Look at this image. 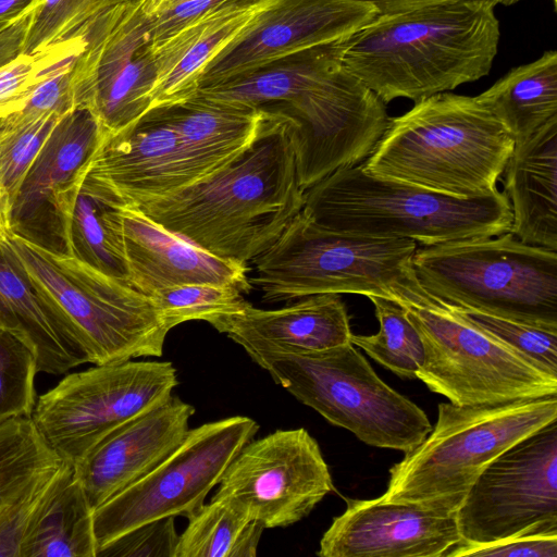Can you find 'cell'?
Masks as SVG:
<instances>
[{"instance_id": "20", "label": "cell", "mask_w": 557, "mask_h": 557, "mask_svg": "<svg viewBox=\"0 0 557 557\" xmlns=\"http://www.w3.org/2000/svg\"><path fill=\"white\" fill-rule=\"evenodd\" d=\"M86 175L107 185L127 205L161 198L199 180L177 134L151 112L106 134Z\"/></svg>"}, {"instance_id": "45", "label": "cell", "mask_w": 557, "mask_h": 557, "mask_svg": "<svg viewBox=\"0 0 557 557\" xmlns=\"http://www.w3.org/2000/svg\"><path fill=\"white\" fill-rule=\"evenodd\" d=\"M372 3L379 14L396 13L401 11H408L413 9H420L424 7L442 5V4H454L459 2L468 1H486L495 7L512 5L523 0H361Z\"/></svg>"}, {"instance_id": "11", "label": "cell", "mask_w": 557, "mask_h": 557, "mask_svg": "<svg viewBox=\"0 0 557 557\" xmlns=\"http://www.w3.org/2000/svg\"><path fill=\"white\" fill-rule=\"evenodd\" d=\"M177 384L170 361L95 364L40 395L32 420L47 445L74 465L110 433L168 400Z\"/></svg>"}, {"instance_id": "23", "label": "cell", "mask_w": 557, "mask_h": 557, "mask_svg": "<svg viewBox=\"0 0 557 557\" xmlns=\"http://www.w3.org/2000/svg\"><path fill=\"white\" fill-rule=\"evenodd\" d=\"M273 0H250L209 11L152 48L156 83L151 109L191 97L207 64Z\"/></svg>"}, {"instance_id": "47", "label": "cell", "mask_w": 557, "mask_h": 557, "mask_svg": "<svg viewBox=\"0 0 557 557\" xmlns=\"http://www.w3.org/2000/svg\"><path fill=\"white\" fill-rule=\"evenodd\" d=\"M203 1L207 0H138V5L146 20H151L178 5Z\"/></svg>"}, {"instance_id": "3", "label": "cell", "mask_w": 557, "mask_h": 557, "mask_svg": "<svg viewBox=\"0 0 557 557\" xmlns=\"http://www.w3.org/2000/svg\"><path fill=\"white\" fill-rule=\"evenodd\" d=\"M515 140L476 96L423 98L386 129L363 160L371 175L460 198L496 193Z\"/></svg>"}, {"instance_id": "13", "label": "cell", "mask_w": 557, "mask_h": 557, "mask_svg": "<svg viewBox=\"0 0 557 557\" xmlns=\"http://www.w3.org/2000/svg\"><path fill=\"white\" fill-rule=\"evenodd\" d=\"M74 34L84 39L71 69L74 107L88 110L106 134L136 123L151 108L157 76L138 0L101 12Z\"/></svg>"}, {"instance_id": "16", "label": "cell", "mask_w": 557, "mask_h": 557, "mask_svg": "<svg viewBox=\"0 0 557 557\" xmlns=\"http://www.w3.org/2000/svg\"><path fill=\"white\" fill-rule=\"evenodd\" d=\"M377 15L372 3L361 0H273L207 64L196 91L282 57L344 39Z\"/></svg>"}, {"instance_id": "40", "label": "cell", "mask_w": 557, "mask_h": 557, "mask_svg": "<svg viewBox=\"0 0 557 557\" xmlns=\"http://www.w3.org/2000/svg\"><path fill=\"white\" fill-rule=\"evenodd\" d=\"M460 317L557 377V331L448 304Z\"/></svg>"}, {"instance_id": "31", "label": "cell", "mask_w": 557, "mask_h": 557, "mask_svg": "<svg viewBox=\"0 0 557 557\" xmlns=\"http://www.w3.org/2000/svg\"><path fill=\"white\" fill-rule=\"evenodd\" d=\"M187 520L175 557H255L264 530L231 499L218 494Z\"/></svg>"}, {"instance_id": "48", "label": "cell", "mask_w": 557, "mask_h": 557, "mask_svg": "<svg viewBox=\"0 0 557 557\" xmlns=\"http://www.w3.org/2000/svg\"><path fill=\"white\" fill-rule=\"evenodd\" d=\"M10 232L9 225L4 221L3 216L0 213V242L4 238V236Z\"/></svg>"}, {"instance_id": "27", "label": "cell", "mask_w": 557, "mask_h": 557, "mask_svg": "<svg viewBox=\"0 0 557 557\" xmlns=\"http://www.w3.org/2000/svg\"><path fill=\"white\" fill-rule=\"evenodd\" d=\"M0 332L13 335L33 351L38 372L60 375L90 363L89 356L67 336L20 270L1 251Z\"/></svg>"}, {"instance_id": "21", "label": "cell", "mask_w": 557, "mask_h": 557, "mask_svg": "<svg viewBox=\"0 0 557 557\" xmlns=\"http://www.w3.org/2000/svg\"><path fill=\"white\" fill-rule=\"evenodd\" d=\"M126 260L132 286L150 296L184 284H231L243 293L250 285L246 265L220 259L164 228L133 205L121 207Z\"/></svg>"}, {"instance_id": "10", "label": "cell", "mask_w": 557, "mask_h": 557, "mask_svg": "<svg viewBox=\"0 0 557 557\" xmlns=\"http://www.w3.org/2000/svg\"><path fill=\"white\" fill-rule=\"evenodd\" d=\"M403 307L424 347L417 379L450 403L473 406L557 395V377L457 314L447 302L434 297Z\"/></svg>"}, {"instance_id": "36", "label": "cell", "mask_w": 557, "mask_h": 557, "mask_svg": "<svg viewBox=\"0 0 557 557\" xmlns=\"http://www.w3.org/2000/svg\"><path fill=\"white\" fill-rule=\"evenodd\" d=\"M242 293L231 284L195 283L166 287L149 297L170 331L187 321L209 323L219 315L240 310L247 304Z\"/></svg>"}, {"instance_id": "7", "label": "cell", "mask_w": 557, "mask_h": 557, "mask_svg": "<svg viewBox=\"0 0 557 557\" xmlns=\"http://www.w3.org/2000/svg\"><path fill=\"white\" fill-rule=\"evenodd\" d=\"M242 347L300 403L368 445L407 454L432 430L426 413L382 381L351 343L319 351Z\"/></svg>"}, {"instance_id": "12", "label": "cell", "mask_w": 557, "mask_h": 557, "mask_svg": "<svg viewBox=\"0 0 557 557\" xmlns=\"http://www.w3.org/2000/svg\"><path fill=\"white\" fill-rule=\"evenodd\" d=\"M258 430V423L244 416L189 429L182 443L152 471L94 510L97 552L145 523L195 513Z\"/></svg>"}, {"instance_id": "28", "label": "cell", "mask_w": 557, "mask_h": 557, "mask_svg": "<svg viewBox=\"0 0 557 557\" xmlns=\"http://www.w3.org/2000/svg\"><path fill=\"white\" fill-rule=\"evenodd\" d=\"M342 40L270 61L230 81L197 90L191 97L263 112L292 100L336 65L342 59Z\"/></svg>"}, {"instance_id": "44", "label": "cell", "mask_w": 557, "mask_h": 557, "mask_svg": "<svg viewBox=\"0 0 557 557\" xmlns=\"http://www.w3.org/2000/svg\"><path fill=\"white\" fill-rule=\"evenodd\" d=\"M30 14L32 11L27 12L10 26L0 30V67L22 53Z\"/></svg>"}, {"instance_id": "37", "label": "cell", "mask_w": 557, "mask_h": 557, "mask_svg": "<svg viewBox=\"0 0 557 557\" xmlns=\"http://www.w3.org/2000/svg\"><path fill=\"white\" fill-rule=\"evenodd\" d=\"M73 463L59 465L36 476L0 511V557H21L23 542L47 504L72 478Z\"/></svg>"}, {"instance_id": "8", "label": "cell", "mask_w": 557, "mask_h": 557, "mask_svg": "<svg viewBox=\"0 0 557 557\" xmlns=\"http://www.w3.org/2000/svg\"><path fill=\"white\" fill-rule=\"evenodd\" d=\"M557 420V395L498 404L438 405L425 438L389 470L385 502L458 510L484 468L518 441Z\"/></svg>"}, {"instance_id": "9", "label": "cell", "mask_w": 557, "mask_h": 557, "mask_svg": "<svg viewBox=\"0 0 557 557\" xmlns=\"http://www.w3.org/2000/svg\"><path fill=\"white\" fill-rule=\"evenodd\" d=\"M421 286L444 302L557 331V252L510 232L417 248Z\"/></svg>"}, {"instance_id": "15", "label": "cell", "mask_w": 557, "mask_h": 557, "mask_svg": "<svg viewBox=\"0 0 557 557\" xmlns=\"http://www.w3.org/2000/svg\"><path fill=\"white\" fill-rule=\"evenodd\" d=\"M218 485L215 494L231 499L264 529L302 520L334 490L320 446L304 428L252 438Z\"/></svg>"}, {"instance_id": "2", "label": "cell", "mask_w": 557, "mask_h": 557, "mask_svg": "<svg viewBox=\"0 0 557 557\" xmlns=\"http://www.w3.org/2000/svg\"><path fill=\"white\" fill-rule=\"evenodd\" d=\"M499 21L486 1L379 14L342 40L344 66L385 104L414 102L486 76Z\"/></svg>"}, {"instance_id": "33", "label": "cell", "mask_w": 557, "mask_h": 557, "mask_svg": "<svg viewBox=\"0 0 557 557\" xmlns=\"http://www.w3.org/2000/svg\"><path fill=\"white\" fill-rule=\"evenodd\" d=\"M374 306L379 332L373 335L350 336L354 346L395 374L417 379L424 361L422 338L399 304L379 296L368 297Z\"/></svg>"}, {"instance_id": "24", "label": "cell", "mask_w": 557, "mask_h": 557, "mask_svg": "<svg viewBox=\"0 0 557 557\" xmlns=\"http://www.w3.org/2000/svg\"><path fill=\"white\" fill-rule=\"evenodd\" d=\"M510 233L522 243L557 249V120L516 143L505 166Z\"/></svg>"}, {"instance_id": "22", "label": "cell", "mask_w": 557, "mask_h": 557, "mask_svg": "<svg viewBox=\"0 0 557 557\" xmlns=\"http://www.w3.org/2000/svg\"><path fill=\"white\" fill-rule=\"evenodd\" d=\"M240 346L261 345L319 351L350 343V324L339 294H317L278 308L260 309L250 302L209 322Z\"/></svg>"}, {"instance_id": "39", "label": "cell", "mask_w": 557, "mask_h": 557, "mask_svg": "<svg viewBox=\"0 0 557 557\" xmlns=\"http://www.w3.org/2000/svg\"><path fill=\"white\" fill-rule=\"evenodd\" d=\"M37 372L33 351L13 335L0 332V424L32 418Z\"/></svg>"}, {"instance_id": "41", "label": "cell", "mask_w": 557, "mask_h": 557, "mask_svg": "<svg viewBox=\"0 0 557 557\" xmlns=\"http://www.w3.org/2000/svg\"><path fill=\"white\" fill-rule=\"evenodd\" d=\"M175 517L139 525L97 552V557H175L180 534Z\"/></svg>"}, {"instance_id": "43", "label": "cell", "mask_w": 557, "mask_h": 557, "mask_svg": "<svg viewBox=\"0 0 557 557\" xmlns=\"http://www.w3.org/2000/svg\"><path fill=\"white\" fill-rule=\"evenodd\" d=\"M74 61L63 65L44 79L34 89L23 109L36 114H57L59 116L75 109L70 84Z\"/></svg>"}, {"instance_id": "1", "label": "cell", "mask_w": 557, "mask_h": 557, "mask_svg": "<svg viewBox=\"0 0 557 557\" xmlns=\"http://www.w3.org/2000/svg\"><path fill=\"white\" fill-rule=\"evenodd\" d=\"M304 202L286 122L268 114L252 143L221 169L133 206L209 253L247 267Z\"/></svg>"}, {"instance_id": "14", "label": "cell", "mask_w": 557, "mask_h": 557, "mask_svg": "<svg viewBox=\"0 0 557 557\" xmlns=\"http://www.w3.org/2000/svg\"><path fill=\"white\" fill-rule=\"evenodd\" d=\"M460 543L557 530V420L491 461L456 512Z\"/></svg>"}, {"instance_id": "38", "label": "cell", "mask_w": 557, "mask_h": 557, "mask_svg": "<svg viewBox=\"0 0 557 557\" xmlns=\"http://www.w3.org/2000/svg\"><path fill=\"white\" fill-rule=\"evenodd\" d=\"M133 0H36L22 53L34 54L70 38L101 12Z\"/></svg>"}, {"instance_id": "4", "label": "cell", "mask_w": 557, "mask_h": 557, "mask_svg": "<svg viewBox=\"0 0 557 557\" xmlns=\"http://www.w3.org/2000/svg\"><path fill=\"white\" fill-rule=\"evenodd\" d=\"M302 211L327 230L423 246L497 236L512 223L505 191L460 198L371 175L361 163L306 189Z\"/></svg>"}, {"instance_id": "46", "label": "cell", "mask_w": 557, "mask_h": 557, "mask_svg": "<svg viewBox=\"0 0 557 557\" xmlns=\"http://www.w3.org/2000/svg\"><path fill=\"white\" fill-rule=\"evenodd\" d=\"M36 0H0V30L32 11Z\"/></svg>"}, {"instance_id": "29", "label": "cell", "mask_w": 557, "mask_h": 557, "mask_svg": "<svg viewBox=\"0 0 557 557\" xmlns=\"http://www.w3.org/2000/svg\"><path fill=\"white\" fill-rule=\"evenodd\" d=\"M516 143L557 120V52L511 69L476 96Z\"/></svg>"}, {"instance_id": "18", "label": "cell", "mask_w": 557, "mask_h": 557, "mask_svg": "<svg viewBox=\"0 0 557 557\" xmlns=\"http://www.w3.org/2000/svg\"><path fill=\"white\" fill-rule=\"evenodd\" d=\"M461 542L456 511L421 503L348 499L320 557H443Z\"/></svg>"}, {"instance_id": "5", "label": "cell", "mask_w": 557, "mask_h": 557, "mask_svg": "<svg viewBox=\"0 0 557 557\" xmlns=\"http://www.w3.org/2000/svg\"><path fill=\"white\" fill-rule=\"evenodd\" d=\"M0 251L20 270L67 336L108 364L160 357L169 330L151 298L65 252L9 232Z\"/></svg>"}, {"instance_id": "30", "label": "cell", "mask_w": 557, "mask_h": 557, "mask_svg": "<svg viewBox=\"0 0 557 557\" xmlns=\"http://www.w3.org/2000/svg\"><path fill=\"white\" fill-rule=\"evenodd\" d=\"M92 513L84 490L72 475L25 537L21 557H97Z\"/></svg>"}, {"instance_id": "19", "label": "cell", "mask_w": 557, "mask_h": 557, "mask_svg": "<svg viewBox=\"0 0 557 557\" xmlns=\"http://www.w3.org/2000/svg\"><path fill=\"white\" fill-rule=\"evenodd\" d=\"M195 408L171 396L116 429L73 465L92 511L160 465L185 438Z\"/></svg>"}, {"instance_id": "26", "label": "cell", "mask_w": 557, "mask_h": 557, "mask_svg": "<svg viewBox=\"0 0 557 557\" xmlns=\"http://www.w3.org/2000/svg\"><path fill=\"white\" fill-rule=\"evenodd\" d=\"M124 205L121 196L85 173L63 216V252L132 286L121 220Z\"/></svg>"}, {"instance_id": "17", "label": "cell", "mask_w": 557, "mask_h": 557, "mask_svg": "<svg viewBox=\"0 0 557 557\" xmlns=\"http://www.w3.org/2000/svg\"><path fill=\"white\" fill-rule=\"evenodd\" d=\"M106 133L86 109L61 116L33 160L11 212V232L64 251L61 213Z\"/></svg>"}, {"instance_id": "32", "label": "cell", "mask_w": 557, "mask_h": 557, "mask_svg": "<svg viewBox=\"0 0 557 557\" xmlns=\"http://www.w3.org/2000/svg\"><path fill=\"white\" fill-rule=\"evenodd\" d=\"M61 116L21 109L0 119V213L11 232V212L21 184Z\"/></svg>"}, {"instance_id": "34", "label": "cell", "mask_w": 557, "mask_h": 557, "mask_svg": "<svg viewBox=\"0 0 557 557\" xmlns=\"http://www.w3.org/2000/svg\"><path fill=\"white\" fill-rule=\"evenodd\" d=\"M62 459L47 445L32 418L0 424V511L44 471Z\"/></svg>"}, {"instance_id": "35", "label": "cell", "mask_w": 557, "mask_h": 557, "mask_svg": "<svg viewBox=\"0 0 557 557\" xmlns=\"http://www.w3.org/2000/svg\"><path fill=\"white\" fill-rule=\"evenodd\" d=\"M83 46V37L74 34L37 53H21L0 67V119L23 109L34 89L63 65L74 61Z\"/></svg>"}, {"instance_id": "6", "label": "cell", "mask_w": 557, "mask_h": 557, "mask_svg": "<svg viewBox=\"0 0 557 557\" xmlns=\"http://www.w3.org/2000/svg\"><path fill=\"white\" fill-rule=\"evenodd\" d=\"M417 243L373 238L327 230L300 211L252 263L248 278L267 302L317 294H358L400 306L425 304L431 296L413 268Z\"/></svg>"}, {"instance_id": "25", "label": "cell", "mask_w": 557, "mask_h": 557, "mask_svg": "<svg viewBox=\"0 0 557 557\" xmlns=\"http://www.w3.org/2000/svg\"><path fill=\"white\" fill-rule=\"evenodd\" d=\"M148 112L175 131L199 180L246 149L268 116L260 110L198 97Z\"/></svg>"}, {"instance_id": "42", "label": "cell", "mask_w": 557, "mask_h": 557, "mask_svg": "<svg viewBox=\"0 0 557 557\" xmlns=\"http://www.w3.org/2000/svg\"><path fill=\"white\" fill-rule=\"evenodd\" d=\"M446 556L556 557L557 530L523 533L488 544L459 543Z\"/></svg>"}, {"instance_id": "49", "label": "cell", "mask_w": 557, "mask_h": 557, "mask_svg": "<svg viewBox=\"0 0 557 557\" xmlns=\"http://www.w3.org/2000/svg\"><path fill=\"white\" fill-rule=\"evenodd\" d=\"M553 2H554V5L556 7V2H557V0H553Z\"/></svg>"}]
</instances>
